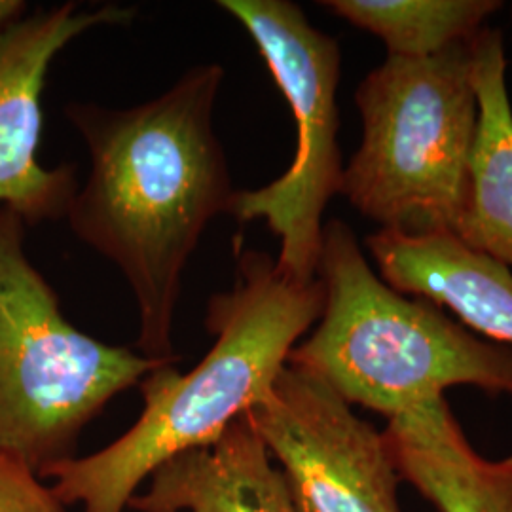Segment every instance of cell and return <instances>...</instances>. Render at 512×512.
Returning <instances> with one entry per match:
<instances>
[{
	"instance_id": "obj_1",
	"label": "cell",
	"mask_w": 512,
	"mask_h": 512,
	"mask_svg": "<svg viewBox=\"0 0 512 512\" xmlns=\"http://www.w3.org/2000/svg\"><path fill=\"white\" fill-rule=\"evenodd\" d=\"M224 69L198 65L131 109L71 103L92 171L67 220L74 236L126 277L139 308V348L175 363L173 321L183 272L209 222L236 194L213 126Z\"/></svg>"
},
{
	"instance_id": "obj_2",
	"label": "cell",
	"mask_w": 512,
	"mask_h": 512,
	"mask_svg": "<svg viewBox=\"0 0 512 512\" xmlns=\"http://www.w3.org/2000/svg\"><path fill=\"white\" fill-rule=\"evenodd\" d=\"M319 279L296 281L260 251L239 253L236 285L207 304L205 327L215 344L181 374L173 365L141 382L143 412L120 439L46 473L55 495L84 512H126L165 461L202 448L274 387L300 338L321 319Z\"/></svg>"
},
{
	"instance_id": "obj_3",
	"label": "cell",
	"mask_w": 512,
	"mask_h": 512,
	"mask_svg": "<svg viewBox=\"0 0 512 512\" xmlns=\"http://www.w3.org/2000/svg\"><path fill=\"white\" fill-rule=\"evenodd\" d=\"M317 279L325 308L289 365L387 420L476 387L512 399V348L480 338L439 304L389 287L344 220L325 222Z\"/></svg>"
},
{
	"instance_id": "obj_4",
	"label": "cell",
	"mask_w": 512,
	"mask_h": 512,
	"mask_svg": "<svg viewBox=\"0 0 512 512\" xmlns=\"http://www.w3.org/2000/svg\"><path fill=\"white\" fill-rule=\"evenodd\" d=\"M355 105L363 137L340 194L380 230L456 236L478 128L471 44L423 59L387 55Z\"/></svg>"
},
{
	"instance_id": "obj_5",
	"label": "cell",
	"mask_w": 512,
	"mask_h": 512,
	"mask_svg": "<svg viewBox=\"0 0 512 512\" xmlns=\"http://www.w3.org/2000/svg\"><path fill=\"white\" fill-rule=\"evenodd\" d=\"M25 222L0 207V452L38 475L76 458L86 425L169 363L76 329L25 251Z\"/></svg>"
},
{
	"instance_id": "obj_6",
	"label": "cell",
	"mask_w": 512,
	"mask_h": 512,
	"mask_svg": "<svg viewBox=\"0 0 512 512\" xmlns=\"http://www.w3.org/2000/svg\"><path fill=\"white\" fill-rule=\"evenodd\" d=\"M238 19L287 99L296 122L291 167L256 190H236L230 211L239 222L262 219L279 239V270L296 281L317 279L323 215L342 186L336 93L342 52L334 37L315 29L289 0H220Z\"/></svg>"
},
{
	"instance_id": "obj_7",
	"label": "cell",
	"mask_w": 512,
	"mask_h": 512,
	"mask_svg": "<svg viewBox=\"0 0 512 512\" xmlns=\"http://www.w3.org/2000/svg\"><path fill=\"white\" fill-rule=\"evenodd\" d=\"M247 420L285 476L298 512H403L384 431L329 385L294 366Z\"/></svg>"
},
{
	"instance_id": "obj_8",
	"label": "cell",
	"mask_w": 512,
	"mask_h": 512,
	"mask_svg": "<svg viewBox=\"0 0 512 512\" xmlns=\"http://www.w3.org/2000/svg\"><path fill=\"white\" fill-rule=\"evenodd\" d=\"M135 14L118 4L80 10L67 2L0 33V207L25 224L67 219L78 192L74 165L38 162L42 92L55 55L93 27L129 25Z\"/></svg>"
},
{
	"instance_id": "obj_9",
	"label": "cell",
	"mask_w": 512,
	"mask_h": 512,
	"mask_svg": "<svg viewBox=\"0 0 512 512\" xmlns=\"http://www.w3.org/2000/svg\"><path fill=\"white\" fill-rule=\"evenodd\" d=\"M389 287L452 311L482 338L512 348V272L452 234L408 238L378 230L366 238Z\"/></svg>"
},
{
	"instance_id": "obj_10",
	"label": "cell",
	"mask_w": 512,
	"mask_h": 512,
	"mask_svg": "<svg viewBox=\"0 0 512 512\" xmlns=\"http://www.w3.org/2000/svg\"><path fill=\"white\" fill-rule=\"evenodd\" d=\"M128 509L135 512H298L285 476L247 416L219 439L165 461Z\"/></svg>"
},
{
	"instance_id": "obj_11",
	"label": "cell",
	"mask_w": 512,
	"mask_h": 512,
	"mask_svg": "<svg viewBox=\"0 0 512 512\" xmlns=\"http://www.w3.org/2000/svg\"><path fill=\"white\" fill-rule=\"evenodd\" d=\"M385 442L401 475L439 512H512V454H478L446 399L387 420Z\"/></svg>"
},
{
	"instance_id": "obj_12",
	"label": "cell",
	"mask_w": 512,
	"mask_h": 512,
	"mask_svg": "<svg viewBox=\"0 0 512 512\" xmlns=\"http://www.w3.org/2000/svg\"><path fill=\"white\" fill-rule=\"evenodd\" d=\"M478 128L456 238L512 268V107L503 33L484 27L471 42Z\"/></svg>"
},
{
	"instance_id": "obj_13",
	"label": "cell",
	"mask_w": 512,
	"mask_h": 512,
	"mask_svg": "<svg viewBox=\"0 0 512 512\" xmlns=\"http://www.w3.org/2000/svg\"><path fill=\"white\" fill-rule=\"evenodd\" d=\"M353 27L380 38L387 55L423 59L471 44L503 8L497 0H325Z\"/></svg>"
},
{
	"instance_id": "obj_14",
	"label": "cell",
	"mask_w": 512,
	"mask_h": 512,
	"mask_svg": "<svg viewBox=\"0 0 512 512\" xmlns=\"http://www.w3.org/2000/svg\"><path fill=\"white\" fill-rule=\"evenodd\" d=\"M0 512H67L54 488L27 463L0 452Z\"/></svg>"
},
{
	"instance_id": "obj_15",
	"label": "cell",
	"mask_w": 512,
	"mask_h": 512,
	"mask_svg": "<svg viewBox=\"0 0 512 512\" xmlns=\"http://www.w3.org/2000/svg\"><path fill=\"white\" fill-rule=\"evenodd\" d=\"M25 12H27V2L0 0V33L12 27L14 23H18L19 19L25 18Z\"/></svg>"
},
{
	"instance_id": "obj_16",
	"label": "cell",
	"mask_w": 512,
	"mask_h": 512,
	"mask_svg": "<svg viewBox=\"0 0 512 512\" xmlns=\"http://www.w3.org/2000/svg\"><path fill=\"white\" fill-rule=\"evenodd\" d=\"M511 16H512V6H511Z\"/></svg>"
}]
</instances>
